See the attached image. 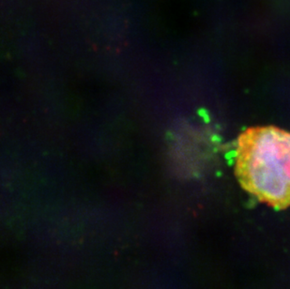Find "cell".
<instances>
[{
    "mask_svg": "<svg viewBox=\"0 0 290 289\" xmlns=\"http://www.w3.org/2000/svg\"><path fill=\"white\" fill-rule=\"evenodd\" d=\"M235 174L245 191L277 209L290 207V132L251 127L236 143Z\"/></svg>",
    "mask_w": 290,
    "mask_h": 289,
    "instance_id": "obj_1",
    "label": "cell"
}]
</instances>
